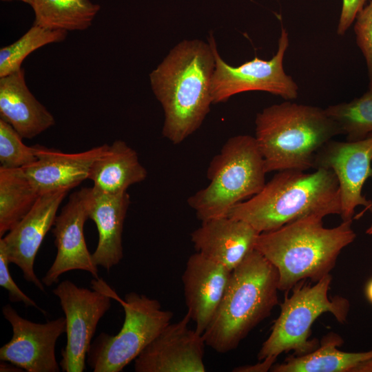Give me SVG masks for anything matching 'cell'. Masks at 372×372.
Wrapping results in <instances>:
<instances>
[{"mask_svg": "<svg viewBox=\"0 0 372 372\" xmlns=\"http://www.w3.org/2000/svg\"><path fill=\"white\" fill-rule=\"evenodd\" d=\"M214 68L211 43L186 39L149 74L152 90L164 112L162 134L172 143L192 135L209 112Z\"/></svg>", "mask_w": 372, "mask_h": 372, "instance_id": "6da1fadb", "label": "cell"}, {"mask_svg": "<svg viewBox=\"0 0 372 372\" xmlns=\"http://www.w3.org/2000/svg\"><path fill=\"white\" fill-rule=\"evenodd\" d=\"M323 218L309 215L258 235L255 249L276 269L279 291L287 292L306 279L316 282L329 274L341 251L355 239L353 220L326 228Z\"/></svg>", "mask_w": 372, "mask_h": 372, "instance_id": "7a4b0ae2", "label": "cell"}, {"mask_svg": "<svg viewBox=\"0 0 372 372\" xmlns=\"http://www.w3.org/2000/svg\"><path fill=\"white\" fill-rule=\"evenodd\" d=\"M340 214L335 174L331 169L318 168L311 173L279 171L258 194L235 205L228 216L242 220L262 233L309 215Z\"/></svg>", "mask_w": 372, "mask_h": 372, "instance_id": "3957f363", "label": "cell"}, {"mask_svg": "<svg viewBox=\"0 0 372 372\" xmlns=\"http://www.w3.org/2000/svg\"><path fill=\"white\" fill-rule=\"evenodd\" d=\"M278 273L258 251L231 271L227 287L203 333L206 345L219 353L238 347L278 302Z\"/></svg>", "mask_w": 372, "mask_h": 372, "instance_id": "277c9868", "label": "cell"}, {"mask_svg": "<svg viewBox=\"0 0 372 372\" xmlns=\"http://www.w3.org/2000/svg\"><path fill=\"white\" fill-rule=\"evenodd\" d=\"M255 124L267 172L313 168L319 150L341 134L324 109L290 101L264 108Z\"/></svg>", "mask_w": 372, "mask_h": 372, "instance_id": "5b68a950", "label": "cell"}, {"mask_svg": "<svg viewBox=\"0 0 372 372\" xmlns=\"http://www.w3.org/2000/svg\"><path fill=\"white\" fill-rule=\"evenodd\" d=\"M267 173L255 137L232 136L209 163V184L189 197L187 203L201 221L228 216L235 205L263 188Z\"/></svg>", "mask_w": 372, "mask_h": 372, "instance_id": "8992f818", "label": "cell"}, {"mask_svg": "<svg viewBox=\"0 0 372 372\" xmlns=\"http://www.w3.org/2000/svg\"><path fill=\"white\" fill-rule=\"evenodd\" d=\"M331 281L329 273L313 285L301 282L291 289V295L280 304V314L258 351L259 361L273 366L282 353L292 351L293 355H302L312 352L320 342L309 339L311 328L324 313L330 312L340 323L347 321L350 303L342 296H329Z\"/></svg>", "mask_w": 372, "mask_h": 372, "instance_id": "52a82bcc", "label": "cell"}, {"mask_svg": "<svg viewBox=\"0 0 372 372\" xmlns=\"http://www.w3.org/2000/svg\"><path fill=\"white\" fill-rule=\"evenodd\" d=\"M114 299L122 305L125 318L114 335L101 333L91 343L87 363L94 372H120L134 360L170 323L173 313L163 310L158 300L136 292Z\"/></svg>", "mask_w": 372, "mask_h": 372, "instance_id": "ba28073f", "label": "cell"}, {"mask_svg": "<svg viewBox=\"0 0 372 372\" xmlns=\"http://www.w3.org/2000/svg\"><path fill=\"white\" fill-rule=\"evenodd\" d=\"M90 290L71 280L61 282L52 292L59 299L66 319L67 341L59 365L64 372H83L92 339L102 317L111 307L115 292L102 279Z\"/></svg>", "mask_w": 372, "mask_h": 372, "instance_id": "9c48e42d", "label": "cell"}, {"mask_svg": "<svg viewBox=\"0 0 372 372\" xmlns=\"http://www.w3.org/2000/svg\"><path fill=\"white\" fill-rule=\"evenodd\" d=\"M211 43L215 68L211 79L212 103L226 102L232 96L249 91H262L279 96L285 100L298 97V86L284 70L283 60L289 46L287 31L282 28L278 50L269 60L258 56L238 66H232L220 56L212 34Z\"/></svg>", "mask_w": 372, "mask_h": 372, "instance_id": "30bf717a", "label": "cell"}, {"mask_svg": "<svg viewBox=\"0 0 372 372\" xmlns=\"http://www.w3.org/2000/svg\"><path fill=\"white\" fill-rule=\"evenodd\" d=\"M2 313L12 328V336L0 349L1 361L11 362L27 372L60 371L55 345L66 331L65 318L36 323L22 318L10 304L2 307Z\"/></svg>", "mask_w": 372, "mask_h": 372, "instance_id": "8fae6325", "label": "cell"}, {"mask_svg": "<svg viewBox=\"0 0 372 372\" xmlns=\"http://www.w3.org/2000/svg\"><path fill=\"white\" fill-rule=\"evenodd\" d=\"M372 134L357 141H329L317 153L313 168L332 170L338 179L342 221L353 220L358 206L372 209V202L362 194L366 180L372 177Z\"/></svg>", "mask_w": 372, "mask_h": 372, "instance_id": "7c38bea8", "label": "cell"}, {"mask_svg": "<svg viewBox=\"0 0 372 372\" xmlns=\"http://www.w3.org/2000/svg\"><path fill=\"white\" fill-rule=\"evenodd\" d=\"M87 187L74 192L56 216L52 230L57 252L41 281L47 287L58 282L64 273L72 270L89 272L99 279L98 267L94 263L84 237L83 227L88 217Z\"/></svg>", "mask_w": 372, "mask_h": 372, "instance_id": "4fadbf2b", "label": "cell"}, {"mask_svg": "<svg viewBox=\"0 0 372 372\" xmlns=\"http://www.w3.org/2000/svg\"><path fill=\"white\" fill-rule=\"evenodd\" d=\"M188 313L169 323L134 360L136 372H205L203 335L190 329Z\"/></svg>", "mask_w": 372, "mask_h": 372, "instance_id": "5bb4252c", "label": "cell"}, {"mask_svg": "<svg viewBox=\"0 0 372 372\" xmlns=\"http://www.w3.org/2000/svg\"><path fill=\"white\" fill-rule=\"evenodd\" d=\"M70 190L64 188L41 194L27 214L2 237L10 262L20 268L27 282L43 292V283L34 272V260Z\"/></svg>", "mask_w": 372, "mask_h": 372, "instance_id": "9a60e30c", "label": "cell"}, {"mask_svg": "<svg viewBox=\"0 0 372 372\" xmlns=\"http://www.w3.org/2000/svg\"><path fill=\"white\" fill-rule=\"evenodd\" d=\"M231 271L196 252L188 258L182 276L188 314L202 334L225 294Z\"/></svg>", "mask_w": 372, "mask_h": 372, "instance_id": "2e32d148", "label": "cell"}, {"mask_svg": "<svg viewBox=\"0 0 372 372\" xmlns=\"http://www.w3.org/2000/svg\"><path fill=\"white\" fill-rule=\"evenodd\" d=\"M259 234L247 223L223 216L202 221L191 240L196 252L232 271L255 249Z\"/></svg>", "mask_w": 372, "mask_h": 372, "instance_id": "e0dca14e", "label": "cell"}, {"mask_svg": "<svg viewBox=\"0 0 372 372\" xmlns=\"http://www.w3.org/2000/svg\"><path fill=\"white\" fill-rule=\"evenodd\" d=\"M36 145L37 161L22 169L41 195L60 189H71L88 179L92 165L109 147L103 144L82 152L68 154Z\"/></svg>", "mask_w": 372, "mask_h": 372, "instance_id": "ac0fdd59", "label": "cell"}, {"mask_svg": "<svg viewBox=\"0 0 372 372\" xmlns=\"http://www.w3.org/2000/svg\"><path fill=\"white\" fill-rule=\"evenodd\" d=\"M87 209L98 229L99 240L92 254L94 263L107 271L118 265L123 257L122 233L130 204L127 192L109 194L87 187Z\"/></svg>", "mask_w": 372, "mask_h": 372, "instance_id": "d6986e66", "label": "cell"}, {"mask_svg": "<svg viewBox=\"0 0 372 372\" xmlns=\"http://www.w3.org/2000/svg\"><path fill=\"white\" fill-rule=\"evenodd\" d=\"M0 117L23 138H32L55 124L53 115L28 89L22 68L0 77Z\"/></svg>", "mask_w": 372, "mask_h": 372, "instance_id": "ffe728a7", "label": "cell"}, {"mask_svg": "<svg viewBox=\"0 0 372 372\" xmlns=\"http://www.w3.org/2000/svg\"><path fill=\"white\" fill-rule=\"evenodd\" d=\"M146 169L138 160L136 152L125 141L116 140L92 165L88 179L94 187L109 194L125 192L135 183L144 180Z\"/></svg>", "mask_w": 372, "mask_h": 372, "instance_id": "44dd1931", "label": "cell"}, {"mask_svg": "<svg viewBox=\"0 0 372 372\" xmlns=\"http://www.w3.org/2000/svg\"><path fill=\"white\" fill-rule=\"evenodd\" d=\"M343 344L341 336L333 332L325 335L312 352L291 355L280 364H274L273 372H354L362 361L372 358V350L345 352L338 349Z\"/></svg>", "mask_w": 372, "mask_h": 372, "instance_id": "7402d4cb", "label": "cell"}, {"mask_svg": "<svg viewBox=\"0 0 372 372\" xmlns=\"http://www.w3.org/2000/svg\"><path fill=\"white\" fill-rule=\"evenodd\" d=\"M41 194L22 168L0 167V237L31 209Z\"/></svg>", "mask_w": 372, "mask_h": 372, "instance_id": "603a6c76", "label": "cell"}, {"mask_svg": "<svg viewBox=\"0 0 372 372\" xmlns=\"http://www.w3.org/2000/svg\"><path fill=\"white\" fill-rule=\"evenodd\" d=\"M30 6L33 25L67 32L87 30L101 10L90 0H32Z\"/></svg>", "mask_w": 372, "mask_h": 372, "instance_id": "cb8c5ba5", "label": "cell"}, {"mask_svg": "<svg viewBox=\"0 0 372 372\" xmlns=\"http://www.w3.org/2000/svg\"><path fill=\"white\" fill-rule=\"evenodd\" d=\"M324 111L348 141H360L372 134V90L349 102L329 105Z\"/></svg>", "mask_w": 372, "mask_h": 372, "instance_id": "d4e9b609", "label": "cell"}, {"mask_svg": "<svg viewBox=\"0 0 372 372\" xmlns=\"http://www.w3.org/2000/svg\"><path fill=\"white\" fill-rule=\"evenodd\" d=\"M67 34L65 30L33 25L18 40L0 49V77L18 71L30 54L45 45L63 41Z\"/></svg>", "mask_w": 372, "mask_h": 372, "instance_id": "484cf974", "label": "cell"}, {"mask_svg": "<svg viewBox=\"0 0 372 372\" xmlns=\"http://www.w3.org/2000/svg\"><path fill=\"white\" fill-rule=\"evenodd\" d=\"M22 138L10 124L0 119V167L23 168L37 161V145L27 146Z\"/></svg>", "mask_w": 372, "mask_h": 372, "instance_id": "4316f807", "label": "cell"}, {"mask_svg": "<svg viewBox=\"0 0 372 372\" xmlns=\"http://www.w3.org/2000/svg\"><path fill=\"white\" fill-rule=\"evenodd\" d=\"M354 31L356 43L366 63L369 89L372 90V0L356 16Z\"/></svg>", "mask_w": 372, "mask_h": 372, "instance_id": "83f0119b", "label": "cell"}, {"mask_svg": "<svg viewBox=\"0 0 372 372\" xmlns=\"http://www.w3.org/2000/svg\"><path fill=\"white\" fill-rule=\"evenodd\" d=\"M10 261L6 251V245L2 238H0V286L8 293L9 299L12 302H22L25 307H32L44 315L46 311L41 309L37 303L28 296L17 286L9 270Z\"/></svg>", "mask_w": 372, "mask_h": 372, "instance_id": "f1b7e54d", "label": "cell"}, {"mask_svg": "<svg viewBox=\"0 0 372 372\" xmlns=\"http://www.w3.org/2000/svg\"><path fill=\"white\" fill-rule=\"evenodd\" d=\"M367 0H342V6L337 28L338 34L342 36L355 21Z\"/></svg>", "mask_w": 372, "mask_h": 372, "instance_id": "f546056e", "label": "cell"}, {"mask_svg": "<svg viewBox=\"0 0 372 372\" xmlns=\"http://www.w3.org/2000/svg\"><path fill=\"white\" fill-rule=\"evenodd\" d=\"M0 371L1 372H19V371H25L23 369L19 366L1 360L0 364Z\"/></svg>", "mask_w": 372, "mask_h": 372, "instance_id": "4dcf8cb0", "label": "cell"}, {"mask_svg": "<svg viewBox=\"0 0 372 372\" xmlns=\"http://www.w3.org/2000/svg\"><path fill=\"white\" fill-rule=\"evenodd\" d=\"M354 372H372V358L360 363L355 369Z\"/></svg>", "mask_w": 372, "mask_h": 372, "instance_id": "1f68e13d", "label": "cell"}, {"mask_svg": "<svg viewBox=\"0 0 372 372\" xmlns=\"http://www.w3.org/2000/svg\"><path fill=\"white\" fill-rule=\"evenodd\" d=\"M365 293L368 300L372 303V280H371L365 289Z\"/></svg>", "mask_w": 372, "mask_h": 372, "instance_id": "d6a6232c", "label": "cell"}, {"mask_svg": "<svg viewBox=\"0 0 372 372\" xmlns=\"http://www.w3.org/2000/svg\"><path fill=\"white\" fill-rule=\"evenodd\" d=\"M1 1L3 2H10V1H22L25 3H27L30 6H31L32 4V0H1Z\"/></svg>", "mask_w": 372, "mask_h": 372, "instance_id": "836d02e7", "label": "cell"}, {"mask_svg": "<svg viewBox=\"0 0 372 372\" xmlns=\"http://www.w3.org/2000/svg\"><path fill=\"white\" fill-rule=\"evenodd\" d=\"M366 233L369 235L372 236V224L370 225V227L366 229Z\"/></svg>", "mask_w": 372, "mask_h": 372, "instance_id": "e575fe53", "label": "cell"}]
</instances>
